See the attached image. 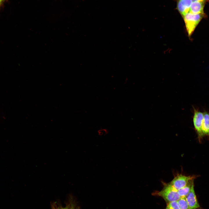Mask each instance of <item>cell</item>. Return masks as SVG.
<instances>
[{
	"label": "cell",
	"mask_w": 209,
	"mask_h": 209,
	"mask_svg": "<svg viewBox=\"0 0 209 209\" xmlns=\"http://www.w3.org/2000/svg\"><path fill=\"white\" fill-rule=\"evenodd\" d=\"M205 15V14H194L188 12L183 17L189 36L191 35Z\"/></svg>",
	"instance_id": "1"
},
{
	"label": "cell",
	"mask_w": 209,
	"mask_h": 209,
	"mask_svg": "<svg viewBox=\"0 0 209 209\" xmlns=\"http://www.w3.org/2000/svg\"><path fill=\"white\" fill-rule=\"evenodd\" d=\"M155 193L156 195L163 198L167 203L177 201L180 198L177 191L172 188L168 183L165 184L162 190Z\"/></svg>",
	"instance_id": "2"
},
{
	"label": "cell",
	"mask_w": 209,
	"mask_h": 209,
	"mask_svg": "<svg viewBox=\"0 0 209 209\" xmlns=\"http://www.w3.org/2000/svg\"><path fill=\"white\" fill-rule=\"evenodd\" d=\"M195 176L178 175L168 184L172 188L178 191L185 186L190 180L194 179Z\"/></svg>",
	"instance_id": "3"
},
{
	"label": "cell",
	"mask_w": 209,
	"mask_h": 209,
	"mask_svg": "<svg viewBox=\"0 0 209 209\" xmlns=\"http://www.w3.org/2000/svg\"><path fill=\"white\" fill-rule=\"evenodd\" d=\"M193 121L194 128L198 136L199 141L203 137L202 131V122L203 117V113L194 108Z\"/></svg>",
	"instance_id": "4"
},
{
	"label": "cell",
	"mask_w": 209,
	"mask_h": 209,
	"mask_svg": "<svg viewBox=\"0 0 209 209\" xmlns=\"http://www.w3.org/2000/svg\"><path fill=\"white\" fill-rule=\"evenodd\" d=\"M185 198L190 209H196L200 207L195 192L194 184Z\"/></svg>",
	"instance_id": "5"
},
{
	"label": "cell",
	"mask_w": 209,
	"mask_h": 209,
	"mask_svg": "<svg viewBox=\"0 0 209 209\" xmlns=\"http://www.w3.org/2000/svg\"><path fill=\"white\" fill-rule=\"evenodd\" d=\"M177 8L178 11L183 17L189 12L192 0H176Z\"/></svg>",
	"instance_id": "6"
},
{
	"label": "cell",
	"mask_w": 209,
	"mask_h": 209,
	"mask_svg": "<svg viewBox=\"0 0 209 209\" xmlns=\"http://www.w3.org/2000/svg\"><path fill=\"white\" fill-rule=\"evenodd\" d=\"M205 3V1H192L188 12L194 14H204Z\"/></svg>",
	"instance_id": "7"
},
{
	"label": "cell",
	"mask_w": 209,
	"mask_h": 209,
	"mask_svg": "<svg viewBox=\"0 0 209 209\" xmlns=\"http://www.w3.org/2000/svg\"><path fill=\"white\" fill-rule=\"evenodd\" d=\"M203 117L202 122V131L203 136H209V113H203Z\"/></svg>",
	"instance_id": "8"
},
{
	"label": "cell",
	"mask_w": 209,
	"mask_h": 209,
	"mask_svg": "<svg viewBox=\"0 0 209 209\" xmlns=\"http://www.w3.org/2000/svg\"><path fill=\"white\" fill-rule=\"evenodd\" d=\"M194 179L190 180L185 186L177 191L180 197H185L190 192L194 184Z\"/></svg>",
	"instance_id": "9"
},
{
	"label": "cell",
	"mask_w": 209,
	"mask_h": 209,
	"mask_svg": "<svg viewBox=\"0 0 209 209\" xmlns=\"http://www.w3.org/2000/svg\"><path fill=\"white\" fill-rule=\"evenodd\" d=\"M180 209H190L185 197H181L177 201Z\"/></svg>",
	"instance_id": "10"
},
{
	"label": "cell",
	"mask_w": 209,
	"mask_h": 209,
	"mask_svg": "<svg viewBox=\"0 0 209 209\" xmlns=\"http://www.w3.org/2000/svg\"><path fill=\"white\" fill-rule=\"evenodd\" d=\"M167 204L165 209H180L177 201L170 202Z\"/></svg>",
	"instance_id": "11"
},
{
	"label": "cell",
	"mask_w": 209,
	"mask_h": 209,
	"mask_svg": "<svg viewBox=\"0 0 209 209\" xmlns=\"http://www.w3.org/2000/svg\"><path fill=\"white\" fill-rule=\"evenodd\" d=\"M55 209H69V208L68 207H66L65 208H60Z\"/></svg>",
	"instance_id": "12"
},
{
	"label": "cell",
	"mask_w": 209,
	"mask_h": 209,
	"mask_svg": "<svg viewBox=\"0 0 209 209\" xmlns=\"http://www.w3.org/2000/svg\"><path fill=\"white\" fill-rule=\"evenodd\" d=\"M192 1H205L206 0H192Z\"/></svg>",
	"instance_id": "13"
},
{
	"label": "cell",
	"mask_w": 209,
	"mask_h": 209,
	"mask_svg": "<svg viewBox=\"0 0 209 209\" xmlns=\"http://www.w3.org/2000/svg\"><path fill=\"white\" fill-rule=\"evenodd\" d=\"M5 0H0V6Z\"/></svg>",
	"instance_id": "14"
},
{
	"label": "cell",
	"mask_w": 209,
	"mask_h": 209,
	"mask_svg": "<svg viewBox=\"0 0 209 209\" xmlns=\"http://www.w3.org/2000/svg\"><path fill=\"white\" fill-rule=\"evenodd\" d=\"M69 209H70L69 208ZM70 209H74V208H71Z\"/></svg>",
	"instance_id": "15"
}]
</instances>
